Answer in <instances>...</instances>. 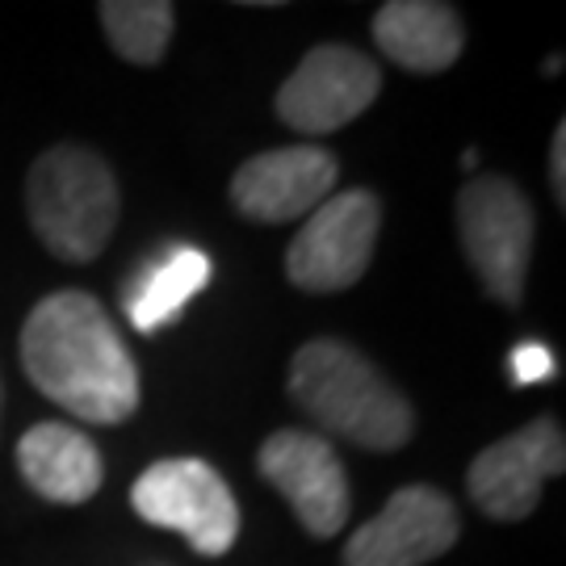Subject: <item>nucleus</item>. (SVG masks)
I'll use <instances>...</instances> for the list:
<instances>
[{
  "label": "nucleus",
  "instance_id": "1",
  "mask_svg": "<svg viewBox=\"0 0 566 566\" xmlns=\"http://www.w3.org/2000/svg\"><path fill=\"white\" fill-rule=\"evenodd\" d=\"M21 369L51 403L88 424H122L139 407V369L105 306L84 290H60L30 311Z\"/></svg>",
  "mask_w": 566,
  "mask_h": 566
},
{
  "label": "nucleus",
  "instance_id": "2",
  "mask_svg": "<svg viewBox=\"0 0 566 566\" xmlns=\"http://www.w3.org/2000/svg\"><path fill=\"white\" fill-rule=\"evenodd\" d=\"M290 399L319 428L369 453H395L416 432V411L361 348L336 336L306 340L290 361Z\"/></svg>",
  "mask_w": 566,
  "mask_h": 566
},
{
  "label": "nucleus",
  "instance_id": "3",
  "mask_svg": "<svg viewBox=\"0 0 566 566\" xmlns=\"http://www.w3.org/2000/svg\"><path fill=\"white\" fill-rule=\"evenodd\" d=\"M25 214L42 248L60 261H97L118 227L114 168L84 143L46 147L25 177Z\"/></svg>",
  "mask_w": 566,
  "mask_h": 566
},
{
  "label": "nucleus",
  "instance_id": "4",
  "mask_svg": "<svg viewBox=\"0 0 566 566\" xmlns=\"http://www.w3.org/2000/svg\"><path fill=\"white\" fill-rule=\"evenodd\" d=\"M458 235L486 298L521 306L537 235V214L525 189L495 172L470 177L458 193Z\"/></svg>",
  "mask_w": 566,
  "mask_h": 566
},
{
  "label": "nucleus",
  "instance_id": "5",
  "mask_svg": "<svg viewBox=\"0 0 566 566\" xmlns=\"http://www.w3.org/2000/svg\"><path fill=\"white\" fill-rule=\"evenodd\" d=\"M130 504L147 525L181 533L202 558H219L240 537V504L231 486L198 458H164L147 465L130 486Z\"/></svg>",
  "mask_w": 566,
  "mask_h": 566
},
{
  "label": "nucleus",
  "instance_id": "6",
  "mask_svg": "<svg viewBox=\"0 0 566 566\" xmlns=\"http://www.w3.org/2000/svg\"><path fill=\"white\" fill-rule=\"evenodd\" d=\"M382 231V202L369 189L332 193L285 248V277L306 294H340L365 277Z\"/></svg>",
  "mask_w": 566,
  "mask_h": 566
},
{
  "label": "nucleus",
  "instance_id": "7",
  "mask_svg": "<svg viewBox=\"0 0 566 566\" xmlns=\"http://www.w3.org/2000/svg\"><path fill=\"white\" fill-rule=\"evenodd\" d=\"M378 93H382L378 63L361 55L357 46L324 42V46H311L303 63L285 76L273 105L290 130L315 139L361 118Z\"/></svg>",
  "mask_w": 566,
  "mask_h": 566
},
{
  "label": "nucleus",
  "instance_id": "8",
  "mask_svg": "<svg viewBox=\"0 0 566 566\" xmlns=\"http://www.w3.org/2000/svg\"><path fill=\"white\" fill-rule=\"evenodd\" d=\"M566 470V437L554 416H537L512 437L486 446L465 474L470 500L483 507L491 521H525L542 504L546 479H558Z\"/></svg>",
  "mask_w": 566,
  "mask_h": 566
},
{
  "label": "nucleus",
  "instance_id": "9",
  "mask_svg": "<svg viewBox=\"0 0 566 566\" xmlns=\"http://www.w3.org/2000/svg\"><path fill=\"white\" fill-rule=\"evenodd\" d=\"M264 483L282 491V500L294 507L311 537H336L348 525V474H344L340 453L327 437L303 432V428H282L273 432L256 453Z\"/></svg>",
  "mask_w": 566,
  "mask_h": 566
},
{
  "label": "nucleus",
  "instance_id": "10",
  "mask_svg": "<svg viewBox=\"0 0 566 566\" xmlns=\"http://www.w3.org/2000/svg\"><path fill=\"white\" fill-rule=\"evenodd\" d=\"M462 533L458 504L428 483L399 486L386 507L365 521L340 554V566H428L453 549Z\"/></svg>",
  "mask_w": 566,
  "mask_h": 566
},
{
  "label": "nucleus",
  "instance_id": "11",
  "mask_svg": "<svg viewBox=\"0 0 566 566\" xmlns=\"http://www.w3.org/2000/svg\"><path fill=\"white\" fill-rule=\"evenodd\" d=\"M340 164L327 147L298 143L273 147L243 160L231 177V206L252 223H290L306 219L336 193Z\"/></svg>",
  "mask_w": 566,
  "mask_h": 566
},
{
  "label": "nucleus",
  "instance_id": "12",
  "mask_svg": "<svg viewBox=\"0 0 566 566\" xmlns=\"http://www.w3.org/2000/svg\"><path fill=\"white\" fill-rule=\"evenodd\" d=\"M374 42L390 63L407 72H449L462 60L465 25L453 4L437 0H390L374 13Z\"/></svg>",
  "mask_w": 566,
  "mask_h": 566
},
{
  "label": "nucleus",
  "instance_id": "13",
  "mask_svg": "<svg viewBox=\"0 0 566 566\" xmlns=\"http://www.w3.org/2000/svg\"><path fill=\"white\" fill-rule=\"evenodd\" d=\"M18 465L25 483L51 504H88L105 479L97 446L81 428L34 424L18 441Z\"/></svg>",
  "mask_w": 566,
  "mask_h": 566
},
{
  "label": "nucleus",
  "instance_id": "14",
  "mask_svg": "<svg viewBox=\"0 0 566 566\" xmlns=\"http://www.w3.org/2000/svg\"><path fill=\"white\" fill-rule=\"evenodd\" d=\"M214 264L202 248H172L160 264H151L143 273V282L135 285L130 303H126V315H130V327L151 336L168 327L177 315H181L193 294H202L206 282H210Z\"/></svg>",
  "mask_w": 566,
  "mask_h": 566
},
{
  "label": "nucleus",
  "instance_id": "15",
  "mask_svg": "<svg viewBox=\"0 0 566 566\" xmlns=\"http://www.w3.org/2000/svg\"><path fill=\"white\" fill-rule=\"evenodd\" d=\"M97 18L109 46L139 67H156L177 30V9L168 0H105Z\"/></svg>",
  "mask_w": 566,
  "mask_h": 566
},
{
  "label": "nucleus",
  "instance_id": "16",
  "mask_svg": "<svg viewBox=\"0 0 566 566\" xmlns=\"http://www.w3.org/2000/svg\"><path fill=\"white\" fill-rule=\"evenodd\" d=\"M512 378L521 386H537V382H546V378H554L558 374V361H554V353H549L546 344H537V340H525V344H516L512 348Z\"/></svg>",
  "mask_w": 566,
  "mask_h": 566
},
{
  "label": "nucleus",
  "instance_id": "17",
  "mask_svg": "<svg viewBox=\"0 0 566 566\" xmlns=\"http://www.w3.org/2000/svg\"><path fill=\"white\" fill-rule=\"evenodd\" d=\"M549 185H554V202L566 206V122L554 126L549 139Z\"/></svg>",
  "mask_w": 566,
  "mask_h": 566
},
{
  "label": "nucleus",
  "instance_id": "18",
  "mask_svg": "<svg viewBox=\"0 0 566 566\" xmlns=\"http://www.w3.org/2000/svg\"><path fill=\"white\" fill-rule=\"evenodd\" d=\"M0 411H4V386H0Z\"/></svg>",
  "mask_w": 566,
  "mask_h": 566
}]
</instances>
